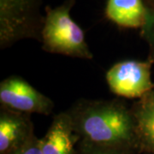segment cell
<instances>
[{
    "instance_id": "1",
    "label": "cell",
    "mask_w": 154,
    "mask_h": 154,
    "mask_svg": "<svg viewBox=\"0 0 154 154\" xmlns=\"http://www.w3.org/2000/svg\"><path fill=\"white\" fill-rule=\"evenodd\" d=\"M71 116L79 142L140 150L135 117L120 103H90Z\"/></svg>"
},
{
    "instance_id": "2",
    "label": "cell",
    "mask_w": 154,
    "mask_h": 154,
    "mask_svg": "<svg viewBox=\"0 0 154 154\" xmlns=\"http://www.w3.org/2000/svg\"><path fill=\"white\" fill-rule=\"evenodd\" d=\"M74 3L67 0L62 5L47 9L40 33L43 48L51 53L92 59L84 32L70 17Z\"/></svg>"
},
{
    "instance_id": "3",
    "label": "cell",
    "mask_w": 154,
    "mask_h": 154,
    "mask_svg": "<svg viewBox=\"0 0 154 154\" xmlns=\"http://www.w3.org/2000/svg\"><path fill=\"white\" fill-rule=\"evenodd\" d=\"M38 0H0V45L5 48L22 38H36Z\"/></svg>"
},
{
    "instance_id": "4",
    "label": "cell",
    "mask_w": 154,
    "mask_h": 154,
    "mask_svg": "<svg viewBox=\"0 0 154 154\" xmlns=\"http://www.w3.org/2000/svg\"><path fill=\"white\" fill-rule=\"evenodd\" d=\"M152 61L127 60L117 63L106 73L110 91L125 98H140L153 90L151 78Z\"/></svg>"
},
{
    "instance_id": "5",
    "label": "cell",
    "mask_w": 154,
    "mask_h": 154,
    "mask_svg": "<svg viewBox=\"0 0 154 154\" xmlns=\"http://www.w3.org/2000/svg\"><path fill=\"white\" fill-rule=\"evenodd\" d=\"M0 101L18 112L48 115L53 110V102L48 97L18 76L9 77L1 82Z\"/></svg>"
},
{
    "instance_id": "6",
    "label": "cell",
    "mask_w": 154,
    "mask_h": 154,
    "mask_svg": "<svg viewBox=\"0 0 154 154\" xmlns=\"http://www.w3.org/2000/svg\"><path fill=\"white\" fill-rule=\"evenodd\" d=\"M79 141L71 114L61 113L40 139V146L42 154H75Z\"/></svg>"
},
{
    "instance_id": "7",
    "label": "cell",
    "mask_w": 154,
    "mask_h": 154,
    "mask_svg": "<svg viewBox=\"0 0 154 154\" xmlns=\"http://www.w3.org/2000/svg\"><path fill=\"white\" fill-rule=\"evenodd\" d=\"M28 117L16 110H5L0 116V154H10L20 148L33 136Z\"/></svg>"
},
{
    "instance_id": "8",
    "label": "cell",
    "mask_w": 154,
    "mask_h": 154,
    "mask_svg": "<svg viewBox=\"0 0 154 154\" xmlns=\"http://www.w3.org/2000/svg\"><path fill=\"white\" fill-rule=\"evenodd\" d=\"M148 9L142 0H108L105 14L110 21L125 28H142Z\"/></svg>"
},
{
    "instance_id": "9",
    "label": "cell",
    "mask_w": 154,
    "mask_h": 154,
    "mask_svg": "<svg viewBox=\"0 0 154 154\" xmlns=\"http://www.w3.org/2000/svg\"><path fill=\"white\" fill-rule=\"evenodd\" d=\"M139 149L154 154V105L146 99L135 113Z\"/></svg>"
},
{
    "instance_id": "10",
    "label": "cell",
    "mask_w": 154,
    "mask_h": 154,
    "mask_svg": "<svg viewBox=\"0 0 154 154\" xmlns=\"http://www.w3.org/2000/svg\"><path fill=\"white\" fill-rule=\"evenodd\" d=\"M136 151V149L101 146L79 142L75 154H137Z\"/></svg>"
},
{
    "instance_id": "11",
    "label": "cell",
    "mask_w": 154,
    "mask_h": 154,
    "mask_svg": "<svg viewBox=\"0 0 154 154\" xmlns=\"http://www.w3.org/2000/svg\"><path fill=\"white\" fill-rule=\"evenodd\" d=\"M142 35L151 50V59L154 62V9H148L146 22L142 27Z\"/></svg>"
},
{
    "instance_id": "12",
    "label": "cell",
    "mask_w": 154,
    "mask_h": 154,
    "mask_svg": "<svg viewBox=\"0 0 154 154\" xmlns=\"http://www.w3.org/2000/svg\"><path fill=\"white\" fill-rule=\"evenodd\" d=\"M10 154H42L40 139L33 134L23 146Z\"/></svg>"
},
{
    "instance_id": "13",
    "label": "cell",
    "mask_w": 154,
    "mask_h": 154,
    "mask_svg": "<svg viewBox=\"0 0 154 154\" xmlns=\"http://www.w3.org/2000/svg\"><path fill=\"white\" fill-rule=\"evenodd\" d=\"M147 100L150 101L151 103H152L154 105V91L152 90L150 94H149V96L148 98H147Z\"/></svg>"
}]
</instances>
